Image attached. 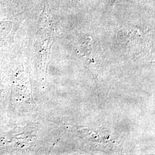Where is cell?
<instances>
[{"label": "cell", "mask_w": 155, "mask_h": 155, "mask_svg": "<svg viewBox=\"0 0 155 155\" xmlns=\"http://www.w3.org/2000/svg\"><path fill=\"white\" fill-rule=\"evenodd\" d=\"M13 27L11 20H4L0 21V44L3 42L11 32Z\"/></svg>", "instance_id": "obj_1"}]
</instances>
